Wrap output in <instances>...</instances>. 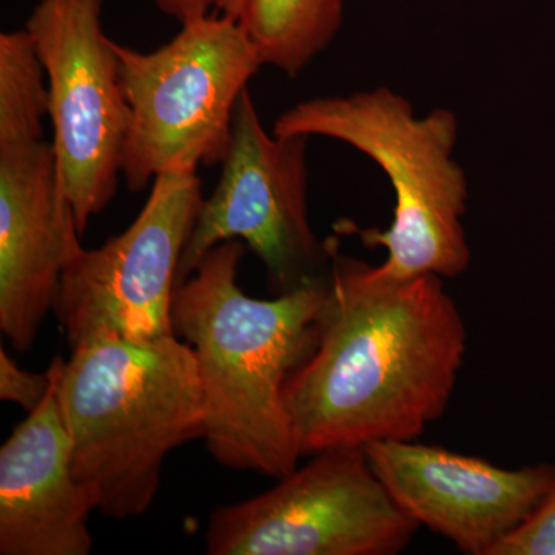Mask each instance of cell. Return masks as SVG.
Returning a JSON list of instances; mask_svg holds the SVG:
<instances>
[{
	"mask_svg": "<svg viewBox=\"0 0 555 555\" xmlns=\"http://www.w3.org/2000/svg\"><path fill=\"white\" fill-rule=\"evenodd\" d=\"M466 350L443 278L379 276L337 244L315 343L284 392L299 454L418 440L447 411Z\"/></svg>",
	"mask_w": 555,
	"mask_h": 555,
	"instance_id": "1",
	"label": "cell"
},
{
	"mask_svg": "<svg viewBox=\"0 0 555 555\" xmlns=\"http://www.w3.org/2000/svg\"><path fill=\"white\" fill-rule=\"evenodd\" d=\"M244 251L238 240L208 250L175 291L171 318L198 363L208 452L222 466L280 480L301 459L284 392L315 343L328 275L250 298L238 284Z\"/></svg>",
	"mask_w": 555,
	"mask_h": 555,
	"instance_id": "2",
	"label": "cell"
},
{
	"mask_svg": "<svg viewBox=\"0 0 555 555\" xmlns=\"http://www.w3.org/2000/svg\"><path fill=\"white\" fill-rule=\"evenodd\" d=\"M57 392L73 473L107 517L147 513L167 455L204 437L198 363L177 335L75 347Z\"/></svg>",
	"mask_w": 555,
	"mask_h": 555,
	"instance_id": "3",
	"label": "cell"
},
{
	"mask_svg": "<svg viewBox=\"0 0 555 555\" xmlns=\"http://www.w3.org/2000/svg\"><path fill=\"white\" fill-rule=\"evenodd\" d=\"M276 137L345 142L383 170L396 195L386 230L358 229L364 246L386 248L379 276L456 278L470 264L465 222L469 182L455 159L459 119L448 108L416 115L411 101L387 87L347 96L315 98L278 116Z\"/></svg>",
	"mask_w": 555,
	"mask_h": 555,
	"instance_id": "4",
	"label": "cell"
},
{
	"mask_svg": "<svg viewBox=\"0 0 555 555\" xmlns=\"http://www.w3.org/2000/svg\"><path fill=\"white\" fill-rule=\"evenodd\" d=\"M130 109L122 177L131 192L164 171L224 163L235 108L262 67L250 36L211 11L142 53L113 40Z\"/></svg>",
	"mask_w": 555,
	"mask_h": 555,
	"instance_id": "5",
	"label": "cell"
},
{
	"mask_svg": "<svg viewBox=\"0 0 555 555\" xmlns=\"http://www.w3.org/2000/svg\"><path fill=\"white\" fill-rule=\"evenodd\" d=\"M196 167L164 171L137 219L104 246L73 248L53 312L72 349L87 343H142L175 335L179 262L203 207Z\"/></svg>",
	"mask_w": 555,
	"mask_h": 555,
	"instance_id": "6",
	"label": "cell"
},
{
	"mask_svg": "<svg viewBox=\"0 0 555 555\" xmlns=\"http://www.w3.org/2000/svg\"><path fill=\"white\" fill-rule=\"evenodd\" d=\"M309 141L268 133L250 91H243L221 178L201 207L179 262L178 286L208 250L230 240L257 255L280 294L328 275L338 240L321 241L310 225Z\"/></svg>",
	"mask_w": 555,
	"mask_h": 555,
	"instance_id": "7",
	"label": "cell"
},
{
	"mask_svg": "<svg viewBox=\"0 0 555 555\" xmlns=\"http://www.w3.org/2000/svg\"><path fill=\"white\" fill-rule=\"evenodd\" d=\"M420 526L382 483L363 448L318 452L264 494L222 506L210 555H396Z\"/></svg>",
	"mask_w": 555,
	"mask_h": 555,
	"instance_id": "8",
	"label": "cell"
},
{
	"mask_svg": "<svg viewBox=\"0 0 555 555\" xmlns=\"http://www.w3.org/2000/svg\"><path fill=\"white\" fill-rule=\"evenodd\" d=\"M30 33L49 83V118L65 198L80 235L116 195L130 109L102 0H39Z\"/></svg>",
	"mask_w": 555,
	"mask_h": 555,
	"instance_id": "9",
	"label": "cell"
},
{
	"mask_svg": "<svg viewBox=\"0 0 555 555\" xmlns=\"http://www.w3.org/2000/svg\"><path fill=\"white\" fill-rule=\"evenodd\" d=\"M364 451L401 511L467 555L491 554L555 483L547 463L503 469L416 441H379Z\"/></svg>",
	"mask_w": 555,
	"mask_h": 555,
	"instance_id": "10",
	"label": "cell"
},
{
	"mask_svg": "<svg viewBox=\"0 0 555 555\" xmlns=\"http://www.w3.org/2000/svg\"><path fill=\"white\" fill-rule=\"evenodd\" d=\"M51 142L0 144V331L33 349L79 243Z\"/></svg>",
	"mask_w": 555,
	"mask_h": 555,
	"instance_id": "11",
	"label": "cell"
},
{
	"mask_svg": "<svg viewBox=\"0 0 555 555\" xmlns=\"http://www.w3.org/2000/svg\"><path fill=\"white\" fill-rule=\"evenodd\" d=\"M61 360L50 364L46 400L0 448L2 555H87L93 547L89 517L96 506L73 473L57 392Z\"/></svg>",
	"mask_w": 555,
	"mask_h": 555,
	"instance_id": "12",
	"label": "cell"
},
{
	"mask_svg": "<svg viewBox=\"0 0 555 555\" xmlns=\"http://www.w3.org/2000/svg\"><path fill=\"white\" fill-rule=\"evenodd\" d=\"M346 0H215L250 36L262 65L297 78L337 38Z\"/></svg>",
	"mask_w": 555,
	"mask_h": 555,
	"instance_id": "13",
	"label": "cell"
},
{
	"mask_svg": "<svg viewBox=\"0 0 555 555\" xmlns=\"http://www.w3.org/2000/svg\"><path fill=\"white\" fill-rule=\"evenodd\" d=\"M46 69L27 30L0 35V144L42 139L49 118Z\"/></svg>",
	"mask_w": 555,
	"mask_h": 555,
	"instance_id": "14",
	"label": "cell"
},
{
	"mask_svg": "<svg viewBox=\"0 0 555 555\" xmlns=\"http://www.w3.org/2000/svg\"><path fill=\"white\" fill-rule=\"evenodd\" d=\"M489 555H555V483L534 513Z\"/></svg>",
	"mask_w": 555,
	"mask_h": 555,
	"instance_id": "15",
	"label": "cell"
},
{
	"mask_svg": "<svg viewBox=\"0 0 555 555\" xmlns=\"http://www.w3.org/2000/svg\"><path fill=\"white\" fill-rule=\"evenodd\" d=\"M50 386V371L46 374L24 371L3 347L0 349V400L17 404L30 414L46 400Z\"/></svg>",
	"mask_w": 555,
	"mask_h": 555,
	"instance_id": "16",
	"label": "cell"
},
{
	"mask_svg": "<svg viewBox=\"0 0 555 555\" xmlns=\"http://www.w3.org/2000/svg\"><path fill=\"white\" fill-rule=\"evenodd\" d=\"M153 2L164 14L179 22V25L207 16L215 7V0H153Z\"/></svg>",
	"mask_w": 555,
	"mask_h": 555,
	"instance_id": "17",
	"label": "cell"
}]
</instances>
